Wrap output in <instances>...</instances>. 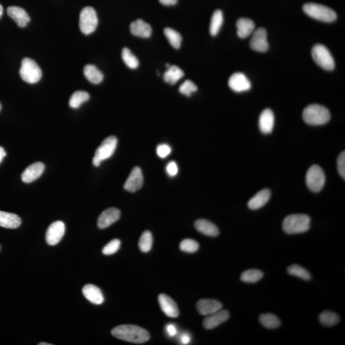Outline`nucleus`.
<instances>
[{
	"mask_svg": "<svg viewBox=\"0 0 345 345\" xmlns=\"http://www.w3.org/2000/svg\"><path fill=\"white\" fill-rule=\"evenodd\" d=\"M111 334L116 338L137 344L144 343L151 337L147 330L134 325L117 326L112 329Z\"/></svg>",
	"mask_w": 345,
	"mask_h": 345,
	"instance_id": "1",
	"label": "nucleus"
},
{
	"mask_svg": "<svg viewBox=\"0 0 345 345\" xmlns=\"http://www.w3.org/2000/svg\"><path fill=\"white\" fill-rule=\"evenodd\" d=\"M311 218L306 214H292L285 218L283 229L287 234L306 232L310 228Z\"/></svg>",
	"mask_w": 345,
	"mask_h": 345,
	"instance_id": "2",
	"label": "nucleus"
},
{
	"mask_svg": "<svg viewBox=\"0 0 345 345\" xmlns=\"http://www.w3.org/2000/svg\"><path fill=\"white\" fill-rule=\"evenodd\" d=\"M303 117L306 123L321 125L327 123L330 119L329 109L320 104H310L304 109Z\"/></svg>",
	"mask_w": 345,
	"mask_h": 345,
	"instance_id": "3",
	"label": "nucleus"
},
{
	"mask_svg": "<svg viewBox=\"0 0 345 345\" xmlns=\"http://www.w3.org/2000/svg\"><path fill=\"white\" fill-rule=\"evenodd\" d=\"M303 10L307 15L323 22L331 23L336 20L337 14L329 7L315 3L304 5Z\"/></svg>",
	"mask_w": 345,
	"mask_h": 345,
	"instance_id": "4",
	"label": "nucleus"
},
{
	"mask_svg": "<svg viewBox=\"0 0 345 345\" xmlns=\"http://www.w3.org/2000/svg\"><path fill=\"white\" fill-rule=\"evenodd\" d=\"M117 143V139L113 135L106 138L96 150L94 158H93V165L98 167L102 161L110 158L115 153Z\"/></svg>",
	"mask_w": 345,
	"mask_h": 345,
	"instance_id": "5",
	"label": "nucleus"
},
{
	"mask_svg": "<svg viewBox=\"0 0 345 345\" xmlns=\"http://www.w3.org/2000/svg\"><path fill=\"white\" fill-rule=\"evenodd\" d=\"M21 78L25 82L34 84L42 78V71L34 60L29 58H24L20 71Z\"/></svg>",
	"mask_w": 345,
	"mask_h": 345,
	"instance_id": "6",
	"label": "nucleus"
},
{
	"mask_svg": "<svg viewBox=\"0 0 345 345\" xmlns=\"http://www.w3.org/2000/svg\"><path fill=\"white\" fill-rule=\"evenodd\" d=\"M98 25L96 10L92 7H86L81 12L80 16V28L85 35L91 34L96 30Z\"/></svg>",
	"mask_w": 345,
	"mask_h": 345,
	"instance_id": "7",
	"label": "nucleus"
},
{
	"mask_svg": "<svg viewBox=\"0 0 345 345\" xmlns=\"http://www.w3.org/2000/svg\"><path fill=\"white\" fill-rule=\"evenodd\" d=\"M314 60L321 67L327 71H332L335 67V62L329 49L322 44H316L312 49Z\"/></svg>",
	"mask_w": 345,
	"mask_h": 345,
	"instance_id": "8",
	"label": "nucleus"
},
{
	"mask_svg": "<svg viewBox=\"0 0 345 345\" xmlns=\"http://www.w3.org/2000/svg\"><path fill=\"white\" fill-rule=\"evenodd\" d=\"M306 181L311 191H320L325 183V175L322 168L318 165L311 166L306 173Z\"/></svg>",
	"mask_w": 345,
	"mask_h": 345,
	"instance_id": "9",
	"label": "nucleus"
},
{
	"mask_svg": "<svg viewBox=\"0 0 345 345\" xmlns=\"http://www.w3.org/2000/svg\"><path fill=\"white\" fill-rule=\"evenodd\" d=\"M65 233V225L62 221H58L52 223L46 234L47 244L49 246H56L63 239Z\"/></svg>",
	"mask_w": 345,
	"mask_h": 345,
	"instance_id": "10",
	"label": "nucleus"
},
{
	"mask_svg": "<svg viewBox=\"0 0 345 345\" xmlns=\"http://www.w3.org/2000/svg\"><path fill=\"white\" fill-rule=\"evenodd\" d=\"M250 47L254 51L264 53L268 49L269 44L267 41V33L264 28H259L254 31L250 40Z\"/></svg>",
	"mask_w": 345,
	"mask_h": 345,
	"instance_id": "11",
	"label": "nucleus"
},
{
	"mask_svg": "<svg viewBox=\"0 0 345 345\" xmlns=\"http://www.w3.org/2000/svg\"><path fill=\"white\" fill-rule=\"evenodd\" d=\"M144 184V175L141 169L134 167L125 181L123 188L126 191L135 192L141 189Z\"/></svg>",
	"mask_w": 345,
	"mask_h": 345,
	"instance_id": "12",
	"label": "nucleus"
},
{
	"mask_svg": "<svg viewBox=\"0 0 345 345\" xmlns=\"http://www.w3.org/2000/svg\"><path fill=\"white\" fill-rule=\"evenodd\" d=\"M228 85L235 92L248 91L251 88V83L243 73H236L231 76Z\"/></svg>",
	"mask_w": 345,
	"mask_h": 345,
	"instance_id": "13",
	"label": "nucleus"
},
{
	"mask_svg": "<svg viewBox=\"0 0 345 345\" xmlns=\"http://www.w3.org/2000/svg\"><path fill=\"white\" fill-rule=\"evenodd\" d=\"M120 211L118 209L109 208L102 212L97 220V226L100 229H105L110 227L120 218Z\"/></svg>",
	"mask_w": 345,
	"mask_h": 345,
	"instance_id": "14",
	"label": "nucleus"
},
{
	"mask_svg": "<svg viewBox=\"0 0 345 345\" xmlns=\"http://www.w3.org/2000/svg\"><path fill=\"white\" fill-rule=\"evenodd\" d=\"M229 318L230 313L228 311L221 309L217 312L206 316V317L203 320V327L207 330L213 329L225 322Z\"/></svg>",
	"mask_w": 345,
	"mask_h": 345,
	"instance_id": "15",
	"label": "nucleus"
},
{
	"mask_svg": "<svg viewBox=\"0 0 345 345\" xmlns=\"http://www.w3.org/2000/svg\"><path fill=\"white\" fill-rule=\"evenodd\" d=\"M158 301L162 311L168 317L177 318L179 316L177 304L166 294H160L158 297Z\"/></svg>",
	"mask_w": 345,
	"mask_h": 345,
	"instance_id": "16",
	"label": "nucleus"
},
{
	"mask_svg": "<svg viewBox=\"0 0 345 345\" xmlns=\"http://www.w3.org/2000/svg\"><path fill=\"white\" fill-rule=\"evenodd\" d=\"M196 308L201 315L209 316L223 308V304L214 299H201L197 302Z\"/></svg>",
	"mask_w": 345,
	"mask_h": 345,
	"instance_id": "17",
	"label": "nucleus"
},
{
	"mask_svg": "<svg viewBox=\"0 0 345 345\" xmlns=\"http://www.w3.org/2000/svg\"><path fill=\"white\" fill-rule=\"evenodd\" d=\"M45 166L41 162H37L28 166L21 175V180L25 183H31L42 175Z\"/></svg>",
	"mask_w": 345,
	"mask_h": 345,
	"instance_id": "18",
	"label": "nucleus"
},
{
	"mask_svg": "<svg viewBox=\"0 0 345 345\" xmlns=\"http://www.w3.org/2000/svg\"><path fill=\"white\" fill-rule=\"evenodd\" d=\"M7 14L15 21L19 27L24 28L27 27L30 21V16L27 12L20 7L11 6L7 9Z\"/></svg>",
	"mask_w": 345,
	"mask_h": 345,
	"instance_id": "19",
	"label": "nucleus"
},
{
	"mask_svg": "<svg viewBox=\"0 0 345 345\" xmlns=\"http://www.w3.org/2000/svg\"><path fill=\"white\" fill-rule=\"evenodd\" d=\"M82 292L85 298L92 304L100 305L104 303V297L101 289L94 285H85L83 288Z\"/></svg>",
	"mask_w": 345,
	"mask_h": 345,
	"instance_id": "20",
	"label": "nucleus"
},
{
	"mask_svg": "<svg viewBox=\"0 0 345 345\" xmlns=\"http://www.w3.org/2000/svg\"><path fill=\"white\" fill-rule=\"evenodd\" d=\"M274 115L270 109H266L261 113L259 119V127L263 134L272 132L274 125Z\"/></svg>",
	"mask_w": 345,
	"mask_h": 345,
	"instance_id": "21",
	"label": "nucleus"
},
{
	"mask_svg": "<svg viewBox=\"0 0 345 345\" xmlns=\"http://www.w3.org/2000/svg\"><path fill=\"white\" fill-rule=\"evenodd\" d=\"M130 30L132 35L142 38L151 37L152 32L151 26L140 19L130 24Z\"/></svg>",
	"mask_w": 345,
	"mask_h": 345,
	"instance_id": "22",
	"label": "nucleus"
},
{
	"mask_svg": "<svg viewBox=\"0 0 345 345\" xmlns=\"http://www.w3.org/2000/svg\"><path fill=\"white\" fill-rule=\"evenodd\" d=\"M270 196L271 192L269 189H262L250 199L248 203H247V206L251 210H258L267 203L270 199Z\"/></svg>",
	"mask_w": 345,
	"mask_h": 345,
	"instance_id": "23",
	"label": "nucleus"
},
{
	"mask_svg": "<svg viewBox=\"0 0 345 345\" xmlns=\"http://www.w3.org/2000/svg\"><path fill=\"white\" fill-rule=\"evenodd\" d=\"M194 227L202 234L209 237H217L220 230L216 225L206 220H197L194 223Z\"/></svg>",
	"mask_w": 345,
	"mask_h": 345,
	"instance_id": "24",
	"label": "nucleus"
},
{
	"mask_svg": "<svg viewBox=\"0 0 345 345\" xmlns=\"http://www.w3.org/2000/svg\"><path fill=\"white\" fill-rule=\"evenodd\" d=\"M237 35L241 39H245L252 34L255 29V24L248 18H240L237 22Z\"/></svg>",
	"mask_w": 345,
	"mask_h": 345,
	"instance_id": "25",
	"label": "nucleus"
},
{
	"mask_svg": "<svg viewBox=\"0 0 345 345\" xmlns=\"http://www.w3.org/2000/svg\"><path fill=\"white\" fill-rule=\"evenodd\" d=\"M21 220L16 214L0 211V227L15 229L20 227Z\"/></svg>",
	"mask_w": 345,
	"mask_h": 345,
	"instance_id": "26",
	"label": "nucleus"
},
{
	"mask_svg": "<svg viewBox=\"0 0 345 345\" xmlns=\"http://www.w3.org/2000/svg\"><path fill=\"white\" fill-rule=\"evenodd\" d=\"M184 76V73L176 65L169 66L168 70L164 74L163 78L166 83L171 85H175Z\"/></svg>",
	"mask_w": 345,
	"mask_h": 345,
	"instance_id": "27",
	"label": "nucleus"
},
{
	"mask_svg": "<svg viewBox=\"0 0 345 345\" xmlns=\"http://www.w3.org/2000/svg\"><path fill=\"white\" fill-rule=\"evenodd\" d=\"M84 75L88 80L93 84H99L103 80L104 76L102 73L96 67V66L93 65H87L85 66Z\"/></svg>",
	"mask_w": 345,
	"mask_h": 345,
	"instance_id": "28",
	"label": "nucleus"
},
{
	"mask_svg": "<svg viewBox=\"0 0 345 345\" xmlns=\"http://www.w3.org/2000/svg\"><path fill=\"white\" fill-rule=\"evenodd\" d=\"M259 320L263 327L269 329H276L281 325L280 319L272 313L262 314L260 316Z\"/></svg>",
	"mask_w": 345,
	"mask_h": 345,
	"instance_id": "29",
	"label": "nucleus"
},
{
	"mask_svg": "<svg viewBox=\"0 0 345 345\" xmlns=\"http://www.w3.org/2000/svg\"><path fill=\"white\" fill-rule=\"evenodd\" d=\"M223 21V12L220 10L214 12L213 16H212L210 25V33L213 36H216L218 34L221 27H222Z\"/></svg>",
	"mask_w": 345,
	"mask_h": 345,
	"instance_id": "30",
	"label": "nucleus"
},
{
	"mask_svg": "<svg viewBox=\"0 0 345 345\" xmlns=\"http://www.w3.org/2000/svg\"><path fill=\"white\" fill-rule=\"evenodd\" d=\"M319 320L326 327H332L339 323L340 319L336 313L330 311H325L320 314Z\"/></svg>",
	"mask_w": 345,
	"mask_h": 345,
	"instance_id": "31",
	"label": "nucleus"
},
{
	"mask_svg": "<svg viewBox=\"0 0 345 345\" xmlns=\"http://www.w3.org/2000/svg\"><path fill=\"white\" fill-rule=\"evenodd\" d=\"M89 93L85 91L76 92L74 93L69 100V106L75 109L80 108L83 103L89 101Z\"/></svg>",
	"mask_w": 345,
	"mask_h": 345,
	"instance_id": "32",
	"label": "nucleus"
},
{
	"mask_svg": "<svg viewBox=\"0 0 345 345\" xmlns=\"http://www.w3.org/2000/svg\"><path fill=\"white\" fill-rule=\"evenodd\" d=\"M165 36L171 45L175 49H179L182 43V38L179 33L171 28H166L164 30Z\"/></svg>",
	"mask_w": 345,
	"mask_h": 345,
	"instance_id": "33",
	"label": "nucleus"
},
{
	"mask_svg": "<svg viewBox=\"0 0 345 345\" xmlns=\"http://www.w3.org/2000/svg\"><path fill=\"white\" fill-rule=\"evenodd\" d=\"M153 244V237L150 231L147 230L143 233L139 240V248L144 253H148L151 251Z\"/></svg>",
	"mask_w": 345,
	"mask_h": 345,
	"instance_id": "34",
	"label": "nucleus"
},
{
	"mask_svg": "<svg viewBox=\"0 0 345 345\" xmlns=\"http://www.w3.org/2000/svg\"><path fill=\"white\" fill-rule=\"evenodd\" d=\"M263 276V273L260 270L249 269L242 272L240 280L244 283H254L260 281Z\"/></svg>",
	"mask_w": 345,
	"mask_h": 345,
	"instance_id": "35",
	"label": "nucleus"
},
{
	"mask_svg": "<svg viewBox=\"0 0 345 345\" xmlns=\"http://www.w3.org/2000/svg\"><path fill=\"white\" fill-rule=\"evenodd\" d=\"M288 273L292 275L296 276L305 281L310 280L311 275L308 270L299 265H290L287 269Z\"/></svg>",
	"mask_w": 345,
	"mask_h": 345,
	"instance_id": "36",
	"label": "nucleus"
},
{
	"mask_svg": "<svg viewBox=\"0 0 345 345\" xmlns=\"http://www.w3.org/2000/svg\"><path fill=\"white\" fill-rule=\"evenodd\" d=\"M122 58L125 65L130 68L135 69L139 65V61L137 58L127 47H125L122 50Z\"/></svg>",
	"mask_w": 345,
	"mask_h": 345,
	"instance_id": "37",
	"label": "nucleus"
},
{
	"mask_svg": "<svg viewBox=\"0 0 345 345\" xmlns=\"http://www.w3.org/2000/svg\"><path fill=\"white\" fill-rule=\"evenodd\" d=\"M199 244L196 240L187 239L183 240L180 244L181 251L188 253H193L199 249Z\"/></svg>",
	"mask_w": 345,
	"mask_h": 345,
	"instance_id": "38",
	"label": "nucleus"
},
{
	"mask_svg": "<svg viewBox=\"0 0 345 345\" xmlns=\"http://www.w3.org/2000/svg\"><path fill=\"white\" fill-rule=\"evenodd\" d=\"M121 241L119 239H113L107 244L102 249V253L104 255H112L116 253L120 248Z\"/></svg>",
	"mask_w": 345,
	"mask_h": 345,
	"instance_id": "39",
	"label": "nucleus"
},
{
	"mask_svg": "<svg viewBox=\"0 0 345 345\" xmlns=\"http://www.w3.org/2000/svg\"><path fill=\"white\" fill-rule=\"evenodd\" d=\"M197 87L191 81H185L179 88V92L185 96L190 97L192 93L196 92Z\"/></svg>",
	"mask_w": 345,
	"mask_h": 345,
	"instance_id": "40",
	"label": "nucleus"
},
{
	"mask_svg": "<svg viewBox=\"0 0 345 345\" xmlns=\"http://www.w3.org/2000/svg\"><path fill=\"white\" fill-rule=\"evenodd\" d=\"M171 149L167 144H161L157 147V154L161 158H166L170 154Z\"/></svg>",
	"mask_w": 345,
	"mask_h": 345,
	"instance_id": "41",
	"label": "nucleus"
},
{
	"mask_svg": "<svg viewBox=\"0 0 345 345\" xmlns=\"http://www.w3.org/2000/svg\"><path fill=\"white\" fill-rule=\"evenodd\" d=\"M337 170L339 175L344 179L345 178V153L342 152L337 159Z\"/></svg>",
	"mask_w": 345,
	"mask_h": 345,
	"instance_id": "42",
	"label": "nucleus"
},
{
	"mask_svg": "<svg viewBox=\"0 0 345 345\" xmlns=\"http://www.w3.org/2000/svg\"><path fill=\"white\" fill-rule=\"evenodd\" d=\"M166 172L170 177H175L178 172V168L175 161H171L166 166Z\"/></svg>",
	"mask_w": 345,
	"mask_h": 345,
	"instance_id": "43",
	"label": "nucleus"
},
{
	"mask_svg": "<svg viewBox=\"0 0 345 345\" xmlns=\"http://www.w3.org/2000/svg\"><path fill=\"white\" fill-rule=\"evenodd\" d=\"M166 330H167L168 335L171 337L175 336L177 333V330L176 329L175 326L171 324V323L166 326Z\"/></svg>",
	"mask_w": 345,
	"mask_h": 345,
	"instance_id": "44",
	"label": "nucleus"
},
{
	"mask_svg": "<svg viewBox=\"0 0 345 345\" xmlns=\"http://www.w3.org/2000/svg\"><path fill=\"white\" fill-rule=\"evenodd\" d=\"M159 2L164 6H171L177 4L178 0H159Z\"/></svg>",
	"mask_w": 345,
	"mask_h": 345,
	"instance_id": "45",
	"label": "nucleus"
},
{
	"mask_svg": "<svg viewBox=\"0 0 345 345\" xmlns=\"http://www.w3.org/2000/svg\"><path fill=\"white\" fill-rule=\"evenodd\" d=\"M180 340L182 344H187L191 341V337L189 334H184L181 336Z\"/></svg>",
	"mask_w": 345,
	"mask_h": 345,
	"instance_id": "46",
	"label": "nucleus"
},
{
	"mask_svg": "<svg viewBox=\"0 0 345 345\" xmlns=\"http://www.w3.org/2000/svg\"><path fill=\"white\" fill-rule=\"evenodd\" d=\"M6 152L5 151L3 147H0V163H2V161H3V159L6 156Z\"/></svg>",
	"mask_w": 345,
	"mask_h": 345,
	"instance_id": "47",
	"label": "nucleus"
},
{
	"mask_svg": "<svg viewBox=\"0 0 345 345\" xmlns=\"http://www.w3.org/2000/svg\"><path fill=\"white\" fill-rule=\"evenodd\" d=\"M4 13V7L3 6H2L1 4H0V18H1V17L2 15H3Z\"/></svg>",
	"mask_w": 345,
	"mask_h": 345,
	"instance_id": "48",
	"label": "nucleus"
},
{
	"mask_svg": "<svg viewBox=\"0 0 345 345\" xmlns=\"http://www.w3.org/2000/svg\"><path fill=\"white\" fill-rule=\"evenodd\" d=\"M51 344L46 343V342H40V343H39V345H51Z\"/></svg>",
	"mask_w": 345,
	"mask_h": 345,
	"instance_id": "49",
	"label": "nucleus"
},
{
	"mask_svg": "<svg viewBox=\"0 0 345 345\" xmlns=\"http://www.w3.org/2000/svg\"><path fill=\"white\" fill-rule=\"evenodd\" d=\"M1 108H2V106H1V104H0V110H1Z\"/></svg>",
	"mask_w": 345,
	"mask_h": 345,
	"instance_id": "50",
	"label": "nucleus"
},
{
	"mask_svg": "<svg viewBox=\"0 0 345 345\" xmlns=\"http://www.w3.org/2000/svg\"><path fill=\"white\" fill-rule=\"evenodd\" d=\"M0 249H1V246H0Z\"/></svg>",
	"mask_w": 345,
	"mask_h": 345,
	"instance_id": "51",
	"label": "nucleus"
}]
</instances>
